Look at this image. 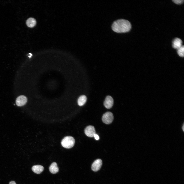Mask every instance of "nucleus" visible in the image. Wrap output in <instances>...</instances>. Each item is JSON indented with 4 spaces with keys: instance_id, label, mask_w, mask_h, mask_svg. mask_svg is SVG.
<instances>
[{
    "instance_id": "obj_1",
    "label": "nucleus",
    "mask_w": 184,
    "mask_h": 184,
    "mask_svg": "<svg viewBox=\"0 0 184 184\" xmlns=\"http://www.w3.org/2000/svg\"><path fill=\"white\" fill-rule=\"evenodd\" d=\"M131 24L128 20L123 19L117 20L112 24V30L118 33H125L129 32L131 28Z\"/></svg>"
},
{
    "instance_id": "obj_2",
    "label": "nucleus",
    "mask_w": 184,
    "mask_h": 184,
    "mask_svg": "<svg viewBox=\"0 0 184 184\" xmlns=\"http://www.w3.org/2000/svg\"><path fill=\"white\" fill-rule=\"evenodd\" d=\"M75 143V139L73 137L67 136L62 140L61 142V144L63 147L69 149L74 146Z\"/></svg>"
},
{
    "instance_id": "obj_3",
    "label": "nucleus",
    "mask_w": 184,
    "mask_h": 184,
    "mask_svg": "<svg viewBox=\"0 0 184 184\" xmlns=\"http://www.w3.org/2000/svg\"><path fill=\"white\" fill-rule=\"evenodd\" d=\"M114 117L113 114L110 112H107L103 116L102 120L105 123L109 124L113 121Z\"/></svg>"
},
{
    "instance_id": "obj_4",
    "label": "nucleus",
    "mask_w": 184,
    "mask_h": 184,
    "mask_svg": "<svg viewBox=\"0 0 184 184\" xmlns=\"http://www.w3.org/2000/svg\"><path fill=\"white\" fill-rule=\"evenodd\" d=\"M84 132L86 135L89 137H94L96 134L94 127L91 125L87 127L85 129Z\"/></svg>"
},
{
    "instance_id": "obj_5",
    "label": "nucleus",
    "mask_w": 184,
    "mask_h": 184,
    "mask_svg": "<svg viewBox=\"0 0 184 184\" xmlns=\"http://www.w3.org/2000/svg\"><path fill=\"white\" fill-rule=\"evenodd\" d=\"M102 164V161L101 159H98L96 160L92 164V170L94 171H97L100 168Z\"/></svg>"
},
{
    "instance_id": "obj_6",
    "label": "nucleus",
    "mask_w": 184,
    "mask_h": 184,
    "mask_svg": "<svg viewBox=\"0 0 184 184\" xmlns=\"http://www.w3.org/2000/svg\"><path fill=\"white\" fill-rule=\"evenodd\" d=\"M113 102L112 98L111 96H108L105 99L104 103V106L106 108L110 109L112 106Z\"/></svg>"
},
{
    "instance_id": "obj_7",
    "label": "nucleus",
    "mask_w": 184,
    "mask_h": 184,
    "mask_svg": "<svg viewBox=\"0 0 184 184\" xmlns=\"http://www.w3.org/2000/svg\"><path fill=\"white\" fill-rule=\"evenodd\" d=\"M27 101L26 97L24 95H21L18 97L16 100V105L18 106H21L26 104Z\"/></svg>"
},
{
    "instance_id": "obj_8",
    "label": "nucleus",
    "mask_w": 184,
    "mask_h": 184,
    "mask_svg": "<svg viewBox=\"0 0 184 184\" xmlns=\"http://www.w3.org/2000/svg\"><path fill=\"white\" fill-rule=\"evenodd\" d=\"M182 41L181 39L178 38H176L173 40V47L175 49H178L182 45Z\"/></svg>"
},
{
    "instance_id": "obj_9",
    "label": "nucleus",
    "mask_w": 184,
    "mask_h": 184,
    "mask_svg": "<svg viewBox=\"0 0 184 184\" xmlns=\"http://www.w3.org/2000/svg\"><path fill=\"white\" fill-rule=\"evenodd\" d=\"M50 172L52 174H55L59 171V168L57 163L55 162L52 163L49 168Z\"/></svg>"
},
{
    "instance_id": "obj_10",
    "label": "nucleus",
    "mask_w": 184,
    "mask_h": 184,
    "mask_svg": "<svg viewBox=\"0 0 184 184\" xmlns=\"http://www.w3.org/2000/svg\"><path fill=\"white\" fill-rule=\"evenodd\" d=\"M33 171L35 173L39 174L43 171V167L41 165H37L33 166L32 168Z\"/></svg>"
},
{
    "instance_id": "obj_11",
    "label": "nucleus",
    "mask_w": 184,
    "mask_h": 184,
    "mask_svg": "<svg viewBox=\"0 0 184 184\" xmlns=\"http://www.w3.org/2000/svg\"><path fill=\"white\" fill-rule=\"evenodd\" d=\"M27 26L30 27L32 28L34 27L36 24V20L32 18H28L26 22Z\"/></svg>"
},
{
    "instance_id": "obj_12",
    "label": "nucleus",
    "mask_w": 184,
    "mask_h": 184,
    "mask_svg": "<svg viewBox=\"0 0 184 184\" xmlns=\"http://www.w3.org/2000/svg\"><path fill=\"white\" fill-rule=\"evenodd\" d=\"M87 99L86 96L85 95L80 96L78 100V103L79 105L82 106L86 102Z\"/></svg>"
},
{
    "instance_id": "obj_13",
    "label": "nucleus",
    "mask_w": 184,
    "mask_h": 184,
    "mask_svg": "<svg viewBox=\"0 0 184 184\" xmlns=\"http://www.w3.org/2000/svg\"><path fill=\"white\" fill-rule=\"evenodd\" d=\"M177 50V53L180 56L182 57H184V47L182 45Z\"/></svg>"
},
{
    "instance_id": "obj_14",
    "label": "nucleus",
    "mask_w": 184,
    "mask_h": 184,
    "mask_svg": "<svg viewBox=\"0 0 184 184\" xmlns=\"http://www.w3.org/2000/svg\"><path fill=\"white\" fill-rule=\"evenodd\" d=\"M172 1L175 3L177 4H181L184 1L183 0H173Z\"/></svg>"
},
{
    "instance_id": "obj_15",
    "label": "nucleus",
    "mask_w": 184,
    "mask_h": 184,
    "mask_svg": "<svg viewBox=\"0 0 184 184\" xmlns=\"http://www.w3.org/2000/svg\"><path fill=\"white\" fill-rule=\"evenodd\" d=\"M94 137L95 139L97 140H98L99 139L98 135L96 134L94 135Z\"/></svg>"
},
{
    "instance_id": "obj_16",
    "label": "nucleus",
    "mask_w": 184,
    "mask_h": 184,
    "mask_svg": "<svg viewBox=\"0 0 184 184\" xmlns=\"http://www.w3.org/2000/svg\"><path fill=\"white\" fill-rule=\"evenodd\" d=\"M9 184H16L15 182L14 181H10Z\"/></svg>"
},
{
    "instance_id": "obj_17",
    "label": "nucleus",
    "mask_w": 184,
    "mask_h": 184,
    "mask_svg": "<svg viewBox=\"0 0 184 184\" xmlns=\"http://www.w3.org/2000/svg\"><path fill=\"white\" fill-rule=\"evenodd\" d=\"M29 54L30 55V56H32V54L31 53H29Z\"/></svg>"
},
{
    "instance_id": "obj_18",
    "label": "nucleus",
    "mask_w": 184,
    "mask_h": 184,
    "mask_svg": "<svg viewBox=\"0 0 184 184\" xmlns=\"http://www.w3.org/2000/svg\"><path fill=\"white\" fill-rule=\"evenodd\" d=\"M28 57H29V58L31 57V56H28Z\"/></svg>"
}]
</instances>
